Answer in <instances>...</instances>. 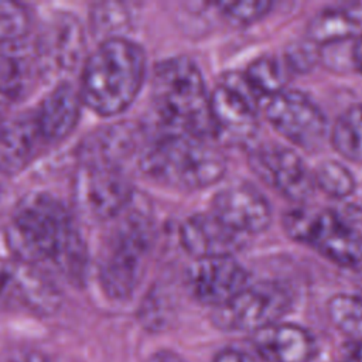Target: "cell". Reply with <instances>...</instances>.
<instances>
[{"instance_id": "obj_1", "label": "cell", "mask_w": 362, "mask_h": 362, "mask_svg": "<svg viewBox=\"0 0 362 362\" xmlns=\"http://www.w3.org/2000/svg\"><path fill=\"white\" fill-rule=\"evenodd\" d=\"M146 72L143 49L124 37H107L88 57L81 85L82 102L102 116L127 109Z\"/></svg>"}, {"instance_id": "obj_2", "label": "cell", "mask_w": 362, "mask_h": 362, "mask_svg": "<svg viewBox=\"0 0 362 362\" xmlns=\"http://www.w3.org/2000/svg\"><path fill=\"white\" fill-rule=\"evenodd\" d=\"M153 105L171 133L199 139L214 134L211 93L197 64L187 57L161 61L151 82Z\"/></svg>"}, {"instance_id": "obj_3", "label": "cell", "mask_w": 362, "mask_h": 362, "mask_svg": "<svg viewBox=\"0 0 362 362\" xmlns=\"http://www.w3.org/2000/svg\"><path fill=\"white\" fill-rule=\"evenodd\" d=\"M78 235L59 199L47 192H34L17 204L6 228V243L17 260L55 263Z\"/></svg>"}, {"instance_id": "obj_4", "label": "cell", "mask_w": 362, "mask_h": 362, "mask_svg": "<svg viewBox=\"0 0 362 362\" xmlns=\"http://www.w3.org/2000/svg\"><path fill=\"white\" fill-rule=\"evenodd\" d=\"M140 167L153 180L165 185L201 189L223 177L226 160L205 139L170 133L143 153Z\"/></svg>"}, {"instance_id": "obj_5", "label": "cell", "mask_w": 362, "mask_h": 362, "mask_svg": "<svg viewBox=\"0 0 362 362\" xmlns=\"http://www.w3.org/2000/svg\"><path fill=\"white\" fill-rule=\"evenodd\" d=\"M129 206L113 219L99 257V281L113 300H126L136 291L151 246L150 221Z\"/></svg>"}, {"instance_id": "obj_6", "label": "cell", "mask_w": 362, "mask_h": 362, "mask_svg": "<svg viewBox=\"0 0 362 362\" xmlns=\"http://www.w3.org/2000/svg\"><path fill=\"white\" fill-rule=\"evenodd\" d=\"M283 229L341 267L362 264V233L331 209L293 208L283 216Z\"/></svg>"}, {"instance_id": "obj_7", "label": "cell", "mask_w": 362, "mask_h": 362, "mask_svg": "<svg viewBox=\"0 0 362 362\" xmlns=\"http://www.w3.org/2000/svg\"><path fill=\"white\" fill-rule=\"evenodd\" d=\"M293 297L279 281L249 283L239 294L214 308L212 322L222 331L255 334L280 322L290 311Z\"/></svg>"}, {"instance_id": "obj_8", "label": "cell", "mask_w": 362, "mask_h": 362, "mask_svg": "<svg viewBox=\"0 0 362 362\" xmlns=\"http://www.w3.org/2000/svg\"><path fill=\"white\" fill-rule=\"evenodd\" d=\"M133 187L122 168L81 164L74 180V202L89 221H113L130 204Z\"/></svg>"}, {"instance_id": "obj_9", "label": "cell", "mask_w": 362, "mask_h": 362, "mask_svg": "<svg viewBox=\"0 0 362 362\" xmlns=\"http://www.w3.org/2000/svg\"><path fill=\"white\" fill-rule=\"evenodd\" d=\"M266 120L294 146L314 151L327 139L328 122L324 112L305 93L284 89L262 103Z\"/></svg>"}, {"instance_id": "obj_10", "label": "cell", "mask_w": 362, "mask_h": 362, "mask_svg": "<svg viewBox=\"0 0 362 362\" xmlns=\"http://www.w3.org/2000/svg\"><path fill=\"white\" fill-rule=\"evenodd\" d=\"M59 305L58 287L37 264L0 259V310L48 317L57 313Z\"/></svg>"}, {"instance_id": "obj_11", "label": "cell", "mask_w": 362, "mask_h": 362, "mask_svg": "<svg viewBox=\"0 0 362 362\" xmlns=\"http://www.w3.org/2000/svg\"><path fill=\"white\" fill-rule=\"evenodd\" d=\"M249 163L264 182L294 202L307 201L317 188L313 171L293 148L263 144L250 153Z\"/></svg>"}, {"instance_id": "obj_12", "label": "cell", "mask_w": 362, "mask_h": 362, "mask_svg": "<svg viewBox=\"0 0 362 362\" xmlns=\"http://www.w3.org/2000/svg\"><path fill=\"white\" fill-rule=\"evenodd\" d=\"M257 102L246 92L219 81L211 92L214 134L228 144H249L259 129Z\"/></svg>"}, {"instance_id": "obj_13", "label": "cell", "mask_w": 362, "mask_h": 362, "mask_svg": "<svg viewBox=\"0 0 362 362\" xmlns=\"http://www.w3.org/2000/svg\"><path fill=\"white\" fill-rule=\"evenodd\" d=\"M212 214L242 235L264 232L272 222V206L255 187L239 184L221 189L212 198Z\"/></svg>"}, {"instance_id": "obj_14", "label": "cell", "mask_w": 362, "mask_h": 362, "mask_svg": "<svg viewBox=\"0 0 362 362\" xmlns=\"http://www.w3.org/2000/svg\"><path fill=\"white\" fill-rule=\"evenodd\" d=\"M247 284L249 273L233 256L197 260L189 272L191 293L212 308L232 300Z\"/></svg>"}, {"instance_id": "obj_15", "label": "cell", "mask_w": 362, "mask_h": 362, "mask_svg": "<svg viewBox=\"0 0 362 362\" xmlns=\"http://www.w3.org/2000/svg\"><path fill=\"white\" fill-rule=\"evenodd\" d=\"M243 238L212 212L191 215L180 226V242L197 260L233 256L243 247Z\"/></svg>"}, {"instance_id": "obj_16", "label": "cell", "mask_w": 362, "mask_h": 362, "mask_svg": "<svg viewBox=\"0 0 362 362\" xmlns=\"http://www.w3.org/2000/svg\"><path fill=\"white\" fill-rule=\"evenodd\" d=\"M47 144L34 112H23L0 120V173H21Z\"/></svg>"}, {"instance_id": "obj_17", "label": "cell", "mask_w": 362, "mask_h": 362, "mask_svg": "<svg viewBox=\"0 0 362 362\" xmlns=\"http://www.w3.org/2000/svg\"><path fill=\"white\" fill-rule=\"evenodd\" d=\"M252 346L263 362H313L318 352L311 331L281 321L252 334Z\"/></svg>"}, {"instance_id": "obj_18", "label": "cell", "mask_w": 362, "mask_h": 362, "mask_svg": "<svg viewBox=\"0 0 362 362\" xmlns=\"http://www.w3.org/2000/svg\"><path fill=\"white\" fill-rule=\"evenodd\" d=\"M140 137V129L130 122L103 127L81 146V164L122 168L134 154Z\"/></svg>"}, {"instance_id": "obj_19", "label": "cell", "mask_w": 362, "mask_h": 362, "mask_svg": "<svg viewBox=\"0 0 362 362\" xmlns=\"http://www.w3.org/2000/svg\"><path fill=\"white\" fill-rule=\"evenodd\" d=\"M81 102V93L66 82L57 85L41 100L34 115L47 143H57L69 136L78 123Z\"/></svg>"}, {"instance_id": "obj_20", "label": "cell", "mask_w": 362, "mask_h": 362, "mask_svg": "<svg viewBox=\"0 0 362 362\" xmlns=\"http://www.w3.org/2000/svg\"><path fill=\"white\" fill-rule=\"evenodd\" d=\"M83 49V37L79 23L62 16L45 31L40 44V55L55 71H68L75 66Z\"/></svg>"}, {"instance_id": "obj_21", "label": "cell", "mask_w": 362, "mask_h": 362, "mask_svg": "<svg viewBox=\"0 0 362 362\" xmlns=\"http://www.w3.org/2000/svg\"><path fill=\"white\" fill-rule=\"evenodd\" d=\"M305 34L317 47L338 45L349 40L355 41L362 34V24L351 10L325 8L308 21Z\"/></svg>"}, {"instance_id": "obj_22", "label": "cell", "mask_w": 362, "mask_h": 362, "mask_svg": "<svg viewBox=\"0 0 362 362\" xmlns=\"http://www.w3.org/2000/svg\"><path fill=\"white\" fill-rule=\"evenodd\" d=\"M329 140L337 153L352 163H362V103L348 106L335 120Z\"/></svg>"}, {"instance_id": "obj_23", "label": "cell", "mask_w": 362, "mask_h": 362, "mask_svg": "<svg viewBox=\"0 0 362 362\" xmlns=\"http://www.w3.org/2000/svg\"><path fill=\"white\" fill-rule=\"evenodd\" d=\"M255 92L264 102L286 89L290 78V68L283 58L274 55H260L253 59L243 72Z\"/></svg>"}, {"instance_id": "obj_24", "label": "cell", "mask_w": 362, "mask_h": 362, "mask_svg": "<svg viewBox=\"0 0 362 362\" xmlns=\"http://www.w3.org/2000/svg\"><path fill=\"white\" fill-rule=\"evenodd\" d=\"M327 311L341 332L362 342V294H335L328 300Z\"/></svg>"}, {"instance_id": "obj_25", "label": "cell", "mask_w": 362, "mask_h": 362, "mask_svg": "<svg viewBox=\"0 0 362 362\" xmlns=\"http://www.w3.org/2000/svg\"><path fill=\"white\" fill-rule=\"evenodd\" d=\"M313 174L315 187L337 199H344L349 197L356 188V180L351 170H348V167L335 160H327L320 163Z\"/></svg>"}, {"instance_id": "obj_26", "label": "cell", "mask_w": 362, "mask_h": 362, "mask_svg": "<svg viewBox=\"0 0 362 362\" xmlns=\"http://www.w3.org/2000/svg\"><path fill=\"white\" fill-rule=\"evenodd\" d=\"M23 85L24 75L17 59L0 54V117L17 100Z\"/></svg>"}, {"instance_id": "obj_27", "label": "cell", "mask_w": 362, "mask_h": 362, "mask_svg": "<svg viewBox=\"0 0 362 362\" xmlns=\"http://www.w3.org/2000/svg\"><path fill=\"white\" fill-rule=\"evenodd\" d=\"M218 11L232 24L247 25L262 20L270 13L273 3L266 0H242V1H218Z\"/></svg>"}, {"instance_id": "obj_28", "label": "cell", "mask_w": 362, "mask_h": 362, "mask_svg": "<svg viewBox=\"0 0 362 362\" xmlns=\"http://www.w3.org/2000/svg\"><path fill=\"white\" fill-rule=\"evenodd\" d=\"M30 27L27 8L16 1H0V41L10 42L25 35Z\"/></svg>"}, {"instance_id": "obj_29", "label": "cell", "mask_w": 362, "mask_h": 362, "mask_svg": "<svg viewBox=\"0 0 362 362\" xmlns=\"http://www.w3.org/2000/svg\"><path fill=\"white\" fill-rule=\"evenodd\" d=\"M318 58V47L305 40L304 42H297L290 47L286 52L284 61L288 65L290 71L305 72L310 69Z\"/></svg>"}, {"instance_id": "obj_30", "label": "cell", "mask_w": 362, "mask_h": 362, "mask_svg": "<svg viewBox=\"0 0 362 362\" xmlns=\"http://www.w3.org/2000/svg\"><path fill=\"white\" fill-rule=\"evenodd\" d=\"M0 362H49L40 351L31 348H11L0 354Z\"/></svg>"}, {"instance_id": "obj_31", "label": "cell", "mask_w": 362, "mask_h": 362, "mask_svg": "<svg viewBox=\"0 0 362 362\" xmlns=\"http://www.w3.org/2000/svg\"><path fill=\"white\" fill-rule=\"evenodd\" d=\"M212 362H263L256 352H249L239 348H225L219 351Z\"/></svg>"}, {"instance_id": "obj_32", "label": "cell", "mask_w": 362, "mask_h": 362, "mask_svg": "<svg viewBox=\"0 0 362 362\" xmlns=\"http://www.w3.org/2000/svg\"><path fill=\"white\" fill-rule=\"evenodd\" d=\"M341 355V362H362V342L351 341L345 344Z\"/></svg>"}, {"instance_id": "obj_33", "label": "cell", "mask_w": 362, "mask_h": 362, "mask_svg": "<svg viewBox=\"0 0 362 362\" xmlns=\"http://www.w3.org/2000/svg\"><path fill=\"white\" fill-rule=\"evenodd\" d=\"M351 61H352L354 66L362 74V34L352 44Z\"/></svg>"}, {"instance_id": "obj_34", "label": "cell", "mask_w": 362, "mask_h": 362, "mask_svg": "<svg viewBox=\"0 0 362 362\" xmlns=\"http://www.w3.org/2000/svg\"><path fill=\"white\" fill-rule=\"evenodd\" d=\"M147 362H185L180 355L171 351H158L153 354Z\"/></svg>"}]
</instances>
